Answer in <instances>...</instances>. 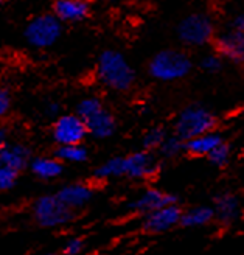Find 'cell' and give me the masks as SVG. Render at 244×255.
<instances>
[{"mask_svg":"<svg viewBox=\"0 0 244 255\" xmlns=\"http://www.w3.org/2000/svg\"><path fill=\"white\" fill-rule=\"evenodd\" d=\"M98 78L115 91H126L134 81V70L119 53L108 50L98 59Z\"/></svg>","mask_w":244,"mask_h":255,"instance_id":"obj_1","label":"cell"},{"mask_svg":"<svg viewBox=\"0 0 244 255\" xmlns=\"http://www.w3.org/2000/svg\"><path fill=\"white\" fill-rule=\"evenodd\" d=\"M31 215L36 224L44 229L66 226L75 218V212L64 204L58 195H42L31 206Z\"/></svg>","mask_w":244,"mask_h":255,"instance_id":"obj_2","label":"cell"},{"mask_svg":"<svg viewBox=\"0 0 244 255\" xmlns=\"http://www.w3.org/2000/svg\"><path fill=\"white\" fill-rule=\"evenodd\" d=\"M190 59L184 55L174 52V50H166L154 56L149 66V72L154 78L162 81H174L185 76L190 70Z\"/></svg>","mask_w":244,"mask_h":255,"instance_id":"obj_3","label":"cell"},{"mask_svg":"<svg viewBox=\"0 0 244 255\" xmlns=\"http://www.w3.org/2000/svg\"><path fill=\"white\" fill-rule=\"evenodd\" d=\"M213 125H215V119L207 109L199 106H191L187 108L179 116L176 123V132L179 138L190 140L198 135L210 132Z\"/></svg>","mask_w":244,"mask_h":255,"instance_id":"obj_4","label":"cell"},{"mask_svg":"<svg viewBox=\"0 0 244 255\" xmlns=\"http://www.w3.org/2000/svg\"><path fill=\"white\" fill-rule=\"evenodd\" d=\"M61 34V23L56 16L42 14L37 16L25 28V37L30 45L45 48L53 45Z\"/></svg>","mask_w":244,"mask_h":255,"instance_id":"obj_5","label":"cell"},{"mask_svg":"<svg viewBox=\"0 0 244 255\" xmlns=\"http://www.w3.org/2000/svg\"><path fill=\"white\" fill-rule=\"evenodd\" d=\"M89 134L86 122L78 114H67L61 116L53 125V138L55 142L62 145H80Z\"/></svg>","mask_w":244,"mask_h":255,"instance_id":"obj_6","label":"cell"},{"mask_svg":"<svg viewBox=\"0 0 244 255\" xmlns=\"http://www.w3.org/2000/svg\"><path fill=\"white\" fill-rule=\"evenodd\" d=\"M213 33V25L209 17L202 14L188 16L179 27L181 39L188 45H202L207 42Z\"/></svg>","mask_w":244,"mask_h":255,"instance_id":"obj_7","label":"cell"},{"mask_svg":"<svg viewBox=\"0 0 244 255\" xmlns=\"http://www.w3.org/2000/svg\"><path fill=\"white\" fill-rule=\"evenodd\" d=\"M182 221V213L176 204L165 206L146 215L143 227L151 234H162L170 231L177 223Z\"/></svg>","mask_w":244,"mask_h":255,"instance_id":"obj_8","label":"cell"},{"mask_svg":"<svg viewBox=\"0 0 244 255\" xmlns=\"http://www.w3.org/2000/svg\"><path fill=\"white\" fill-rule=\"evenodd\" d=\"M176 204V198L163 193L160 190H145L142 195H140L135 201L129 204V209L140 212V213H151L157 209H162L165 206H171Z\"/></svg>","mask_w":244,"mask_h":255,"instance_id":"obj_9","label":"cell"},{"mask_svg":"<svg viewBox=\"0 0 244 255\" xmlns=\"http://www.w3.org/2000/svg\"><path fill=\"white\" fill-rule=\"evenodd\" d=\"M30 156L31 151L27 145L8 143L3 149H0V163L20 174L30 165Z\"/></svg>","mask_w":244,"mask_h":255,"instance_id":"obj_10","label":"cell"},{"mask_svg":"<svg viewBox=\"0 0 244 255\" xmlns=\"http://www.w3.org/2000/svg\"><path fill=\"white\" fill-rule=\"evenodd\" d=\"M58 198L73 212L83 209L92 199L94 190L86 184H69L58 190Z\"/></svg>","mask_w":244,"mask_h":255,"instance_id":"obj_11","label":"cell"},{"mask_svg":"<svg viewBox=\"0 0 244 255\" xmlns=\"http://www.w3.org/2000/svg\"><path fill=\"white\" fill-rule=\"evenodd\" d=\"M156 171V163L146 152H134V154L123 157V173L132 179L148 177Z\"/></svg>","mask_w":244,"mask_h":255,"instance_id":"obj_12","label":"cell"},{"mask_svg":"<svg viewBox=\"0 0 244 255\" xmlns=\"http://www.w3.org/2000/svg\"><path fill=\"white\" fill-rule=\"evenodd\" d=\"M31 173L42 181H51L59 177L64 171V163L58 157H34L30 162Z\"/></svg>","mask_w":244,"mask_h":255,"instance_id":"obj_13","label":"cell"},{"mask_svg":"<svg viewBox=\"0 0 244 255\" xmlns=\"http://www.w3.org/2000/svg\"><path fill=\"white\" fill-rule=\"evenodd\" d=\"M89 14V5L84 0H56L55 16L59 20L78 22Z\"/></svg>","mask_w":244,"mask_h":255,"instance_id":"obj_14","label":"cell"},{"mask_svg":"<svg viewBox=\"0 0 244 255\" xmlns=\"http://www.w3.org/2000/svg\"><path fill=\"white\" fill-rule=\"evenodd\" d=\"M221 53L234 61H244V31L230 30L220 37L218 42Z\"/></svg>","mask_w":244,"mask_h":255,"instance_id":"obj_15","label":"cell"},{"mask_svg":"<svg viewBox=\"0 0 244 255\" xmlns=\"http://www.w3.org/2000/svg\"><path fill=\"white\" fill-rule=\"evenodd\" d=\"M241 213V202L232 193H224L216 198V216L224 224L234 223Z\"/></svg>","mask_w":244,"mask_h":255,"instance_id":"obj_16","label":"cell"},{"mask_svg":"<svg viewBox=\"0 0 244 255\" xmlns=\"http://www.w3.org/2000/svg\"><path fill=\"white\" fill-rule=\"evenodd\" d=\"M223 143L221 137L218 134L213 132H207V134H202L198 135L195 138H190L187 140L185 143V149L193 156H210V152Z\"/></svg>","mask_w":244,"mask_h":255,"instance_id":"obj_17","label":"cell"},{"mask_svg":"<svg viewBox=\"0 0 244 255\" xmlns=\"http://www.w3.org/2000/svg\"><path fill=\"white\" fill-rule=\"evenodd\" d=\"M86 125L89 132L97 138H108L115 131V120L106 109L100 111L97 116L86 120Z\"/></svg>","mask_w":244,"mask_h":255,"instance_id":"obj_18","label":"cell"},{"mask_svg":"<svg viewBox=\"0 0 244 255\" xmlns=\"http://www.w3.org/2000/svg\"><path fill=\"white\" fill-rule=\"evenodd\" d=\"M215 218V212L210 207H195L188 210L187 213H182V224L187 227H199V226H205L209 224L212 220Z\"/></svg>","mask_w":244,"mask_h":255,"instance_id":"obj_19","label":"cell"},{"mask_svg":"<svg viewBox=\"0 0 244 255\" xmlns=\"http://www.w3.org/2000/svg\"><path fill=\"white\" fill-rule=\"evenodd\" d=\"M94 176L100 181H106L111 177H119L124 176L123 173V157H112L106 160L105 163H101L100 167L95 170Z\"/></svg>","mask_w":244,"mask_h":255,"instance_id":"obj_20","label":"cell"},{"mask_svg":"<svg viewBox=\"0 0 244 255\" xmlns=\"http://www.w3.org/2000/svg\"><path fill=\"white\" fill-rule=\"evenodd\" d=\"M56 157L61 162H69V163H80L87 159V149L80 145H62L56 151Z\"/></svg>","mask_w":244,"mask_h":255,"instance_id":"obj_21","label":"cell"},{"mask_svg":"<svg viewBox=\"0 0 244 255\" xmlns=\"http://www.w3.org/2000/svg\"><path fill=\"white\" fill-rule=\"evenodd\" d=\"M103 109H105V108H103L101 101L98 98L89 97V98H84V100L80 101V105L76 106V114H78V116L86 122V120H89L91 117L97 116V114L100 111H103Z\"/></svg>","mask_w":244,"mask_h":255,"instance_id":"obj_22","label":"cell"},{"mask_svg":"<svg viewBox=\"0 0 244 255\" xmlns=\"http://www.w3.org/2000/svg\"><path fill=\"white\" fill-rule=\"evenodd\" d=\"M19 179V173L5 167L3 163H0V193H5V191L11 190L17 184Z\"/></svg>","mask_w":244,"mask_h":255,"instance_id":"obj_23","label":"cell"},{"mask_svg":"<svg viewBox=\"0 0 244 255\" xmlns=\"http://www.w3.org/2000/svg\"><path fill=\"white\" fill-rule=\"evenodd\" d=\"M229 156H230V149L226 143H221L220 146H216L212 152H210V162L218 165V167H223V165H226L229 162Z\"/></svg>","mask_w":244,"mask_h":255,"instance_id":"obj_24","label":"cell"},{"mask_svg":"<svg viewBox=\"0 0 244 255\" xmlns=\"http://www.w3.org/2000/svg\"><path fill=\"white\" fill-rule=\"evenodd\" d=\"M185 145L182 143V138L179 137H171V138H165L163 145L160 146L162 152L165 156H176L179 151L184 149Z\"/></svg>","mask_w":244,"mask_h":255,"instance_id":"obj_25","label":"cell"},{"mask_svg":"<svg viewBox=\"0 0 244 255\" xmlns=\"http://www.w3.org/2000/svg\"><path fill=\"white\" fill-rule=\"evenodd\" d=\"M165 142V134L162 129H151L145 138H143V145L149 149L152 148H160Z\"/></svg>","mask_w":244,"mask_h":255,"instance_id":"obj_26","label":"cell"},{"mask_svg":"<svg viewBox=\"0 0 244 255\" xmlns=\"http://www.w3.org/2000/svg\"><path fill=\"white\" fill-rule=\"evenodd\" d=\"M11 109V95L5 87L0 86V122H2Z\"/></svg>","mask_w":244,"mask_h":255,"instance_id":"obj_27","label":"cell"},{"mask_svg":"<svg viewBox=\"0 0 244 255\" xmlns=\"http://www.w3.org/2000/svg\"><path fill=\"white\" fill-rule=\"evenodd\" d=\"M83 249H84V241L81 238H70L67 240L62 252L66 255H78Z\"/></svg>","mask_w":244,"mask_h":255,"instance_id":"obj_28","label":"cell"},{"mask_svg":"<svg viewBox=\"0 0 244 255\" xmlns=\"http://www.w3.org/2000/svg\"><path fill=\"white\" fill-rule=\"evenodd\" d=\"M220 66H221L220 58H216V56H213V55H210V56H207V58H204V59H202V67H204L205 70H209V72L218 70V69H220Z\"/></svg>","mask_w":244,"mask_h":255,"instance_id":"obj_29","label":"cell"},{"mask_svg":"<svg viewBox=\"0 0 244 255\" xmlns=\"http://www.w3.org/2000/svg\"><path fill=\"white\" fill-rule=\"evenodd\" d=\"M232 30H235V31H244V14H238L232 20Z\"/></svg>","mask_w":244,"mask_h":255,"instance_id":"obj_30","label":"cell"},{"mask_svg":"<svg viewBox=\"0 0 244 255\" xmlns=\"http://www.w3.org/2000/svg\"><path fill=\"white\" fill-rule=\"evenodd\" d=\"M8 145V131L6 128L0 123V149H3Z\"/></svg>","mask_w":244,"mask_h":255,"instance_id":"obj_31","label":"cell"},{"mask_svg":"<svg viewBox=\"0 0 244 255\" xmlns=\"http://www.w3.org/2000/svg\"><path fill=\"white\" fill-rule=\"evenodd\" d=\"M58 105H55V103H51V105H48V108H47V112L50 114V116H55V114L58 112Z\"/></svg>","mask_w":244,"mask_h":255,"instance_id":"obj_32","label":"cell"},{"mask_svg":"<svg viewBox=\"0 0 244 255\" xmlns=\"http://www.w3.org/2000/svg\"><path fill=\"white\" fill-rule=\"evenodd\" d=\"M45 255H66L64 252H50V254H45Z\"/></svg>","mask_w":244,"mask_h":255,"instance_id":"obj_33","label":"cell"},{"mask_svg":"<svg viewBox=\"0 0 244 255\" xmlns=\"http://www.w3.org/2000/svg\"><path fill=\"white\" fill-rule=\"evenodd\" d=\"M3 2H5V0H0V5H2V3H3Z\"/></svg>","mask_w":244,"mask_h":255,"instance_id":"obj_34","label":"cell"},{"mask_svg":"<svg viewBox=\"0 0 244 255\" xmlns=\"http://www.w3.org/2000/svg\"><path fill=\"white\" fill-rule=\"evenodd\" d=\"M0 212H2V207H0Z\"/></svg>","mask_w":244,"mask_h":255,"instance_id":"obj_35","label":"cell"}]
</instances>
